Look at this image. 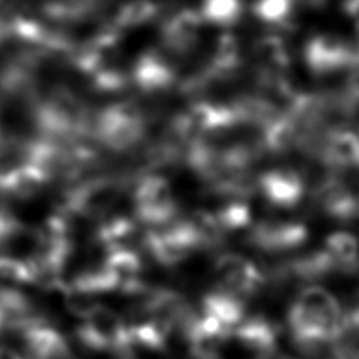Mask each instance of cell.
Returning <instances> with one entry per match:
<instances>
[{"label": "cell", "mask_w": 359, "mask_h": 359, "mask_svg": "<svg viewBox=\"0 0 359 359\" xmlns=\"http://www.w3.org/2000/svg\"><path fill=\"white\" fill-rule=\"evenodd\" d=\"M303 62L317 77L352 72L356 65L353 42L335 34H317L303 46Z\"/></svg>", "instance_id": "cell-3"}, {"label": "cell", "mask_w": 359, "mask_h": 359, "mask_svg": "<svg viewBox=\"0 0 359 359\" xmlns=\"http://www.w3.org/2000/svg\"><path fill=\"white\" fill-rule=\"evenodd\" d=\"M358 135H359V132H358Z\"/></svg>", "instance_id": "cell-27"}, {"label": "cell", "mask_w": 359, "mask_h": 359, "mask_svg": "<svg viewBox=\"0 0 359 359\" xmlns=\"http://www.w3.org/2000/svg\"><path fill=\"white\" fill-rule=\"evenodd\" d=\"M34 283V273L27 259L0 255V286L17 287Z\"/></svg>", "instance_id": "cell-20"}, {"label": "cell", "mask_w": 359, "mask_h": 359, "mask_svg": "<svg viewBox=\"0 0 359 359\" xmlns=\"http://www.w3.org/2000/svg\"><path fill=\"white\" fill-rule=\"evenodd\" d=\"M231 337L248 353L257 359L276 351L278 331L272 321L262 316L245 318L233 330Z\"/></svg>", "instance_id": "cell-12"}, {"label": "cell", "mask_w": 359, "mask_h": 359, "mask_svg": "<svg viewBox=\"0 0 359 359\" xmlns=\"http://www.w3.org/2000/svg\"><path fill=\"white\" fill-rule=\"evenodd\" d=\"M317 210L335 222H351L359 217V199L355 189L337 172L324 175L313 189Z\"/></svg>", "instance_id": "cell-7"}, {"label": "cell", "mask_w": 359, "mask_h": 359, "mask_svg": "<svg viewBox=\"0 0 359 359\" xmlns=\"http://www.w3.org/2000/svg\"><path fill=\"white\" fill-rule=\"evenodd\" d=\"M213 275L217 289L224 290L241 300L258 293L264 285L266 275L251 259L237 255H222L213 266Z\"/></svg>", "instance_id": "cell-6"}, {"label": "cell", "mask_w": 359, "mask_h": 359, "mask_svg": "<svg viewBox=\"0 0 359 359\" xmlns=\"http://www.w3.org/2000/svg\"><path fill=\"white\" fill-rule=\"evenodd\" d=\"M257 187L272 206L280 209L299 205L306 189L300 172L290 167H276L262 172Z\"/></svg>", "instance_id": "cell-10"}, {"label": "cell", "mask_w": 359, "mask_h": 359, "mask_svg": "<svg viewBox=\"0 0 359 359\" xmlns=\"http://www.w3.org/2000/svg\"><path fill=\"white\" fill-rule=\"evenodd\" d=\"M309 237L304 223L289 219H265L255 223L248 241L255 248L265 252H287L299 248Z\"/></svg>", "instance_id": "cell-8"}, {"label": "cell", "mask_w": 359, "mask_h": 359, "mask_svg": "<svg viewBox=\"0 0 359 359\" xmlns=\"http://www.w3.org/2000/svg\"><path fill=\"white\" fill-rule=\"evenodd\" d=\"M201 314L216 320L226 330H233L244 320V303L241 299L216 289L202 299Z\"/></svg>", "instance_id": "cell-14"}, {"label": "cell", "mask_w": 359, "mask_h": 359, "mask_svg": "<svg viewBox=\"0 0 359 359\" xmlns=\"http://www.w3.org/2000/svg\"><path fill=\"white\" fill-rule=\"evenodd\" d=\"M323 248L330 257L334 271L352 275L359 271V240L348 231H335L327 236Z\"/></svg>", "instance_id": "cell-15"}, {"label": "cell", "mask_w": 359, "mask_h": 359, "mask_svg": "<svg viewBox=\"0 0 359 359\" xmlns=\"http://www.w3.org/2000/svg\"><path fill=\"white\" fill-rule=\"evenodd\" d=\"M158 13L160 7L153 0H130L115 11L112 27H115L118 31L142 27L154 20Z\"/></svg>", "instance_id": "cell-17"}, {"label": "cell", "mask_w": 359, "mask_h": 359, "mask_svg": "<svg viewBox=\"0 0 359 359\" xmlns=\"http://www.w3.org/2000/svg\"><path fill=\"white\" fill-rule=\"evenodd\" d=\"M133 199L139 222L160 226L177 219V202L168 182L161 175L150 174L140 178Z\"/></svg>", "instance_id": "cell-5"}, {"label": "cell", "mask_w": 359, "mask_h": 359, "mask_svg": "<svg viewBox=\"0 0 359 359\" xmlns=\"http://www.w3.org/2000/svg\"><path fill=\"white\" fill-rule=\"evenodd\" d=\"M304 156L332 172L359 168V135L344 126L330 128L309 146Z\"/></svg>", "instance_id": "cell-4"}, {"label": "cell", "mask_w": 359, "mask_h": 359, "mask_svg": "<svg viewBox=\"0 0 359 359\" xmlns=\"http://www.w3.org/2000/svg\"><path fill=\"white\" fill-rule=\"evenodd\" d=\"M346 318H348V327H355L356 330H359V303L353 309V311L346 316Z\"/></svg>", "instance_id": "cell-23"}, {"label": "cell", "mask_w": 359, "mask_h": 359, "mask_svg": "<svg viewBox=\"0 0 359 359\" xmlns=\"http://www.w3.org/2000/svg\"><path fill=\"white\" fill-rule=\"evenodd\" d=\"M136 233V227L133 222L128 217H112L105 220L100 229L97 230L95 241L100 244L107 252L129 248L130 241L133 240Z\"/></svg>", "instance_id": "cell-16"}, {"label": "cell", "mask_w": 359, "mask_h": 359, "mask_svg": "<svg viewBox=\"0 0 359 359\" xmlns=\"http://www.w3.org/2000/svg\"><path fill=\"white\" fill-rule=\"evenodd\" d=\"M90 130L108 150L125 151L144 136L146 123L140 109L129 102L109 105L91 118Z\"/></svg>", "instance_id": "cell-2"}, {"label": "cell", "mask_w": 359, "mask_h": 359, "mask_svg": "<svg viewBox=\"0 0 359 359\" xmlns=\"http://www.w3.org/2000/svg\"><path fill=\"white\" fill-rule=\"evenodd\" d=\"M254 57L257 62V83L287 77L290 52L280 36L268 35L257 41Z\"/></svg>", "instance_id": "cell-13"}, {"label": "cell", "mask_w": 359, "mask_h": 359, "mask_svg": "<svg viewBox=\"0 0 359 359\" xmlns=\"http://www.w3.org/2000/svg\"><path fill=\"white\" fill-rule=\"evenodd\" d=\"M297 0H254L252 14L268 27L285 28L292 24Z\"/></svg>", "instance_id": "cell-18"}, {"label": "cell", "mask_w": 359, "mask_h": 359, "mask_svg": "<svg viewBox=\"0 0 359 359\" xmlns=\"http://www.w3.org/2000/svg\"><path fill=\"white\" fill-rule=\"evenodd\" d=\"M0 359H24V358L13 348L0 345Z\"/></svg>", "instance_id": "cell-22"}, {"label": "cell", "mask_w": 359, "mask_h": 359, "mask_svg": "<svg viewBox=\"0 0 359 359\" xmlns=\"http://www.w3.org/2000/svg\"><path fill=\"white\" fill-rule=\"evenodd\" d=\"M201 13L194 8H181L170 15L161 27L163 50L175 56L192 52L199 41L202 27Z\"/></svg>", "instance_id": "cell-9"}, {"label": "cell", "mask_w": 359, "mask_h": 359, "mask_svg": "<svg viewBox=\"0 0 359 359\" xmlns=\"http://www.w3.org/2000/svg\"><path fill=\"white\" fill-rule=\"evenodd\" d=\"M132 79L146 93L164 91L175 83L174 65L165 57L164 50H146L135 62Z\"/></svg>", "instance_id": "cell-11"}, {"label": "cell", "mask_w": 359, "mask_h": 359, "mask_svg": "<svg viewBox=\"0 0 359 359\" xmlns=\"http://www.w3.org/2000/svg\"><path fill=\"white\" fill-rule=\"evenodd\" d=\"M358 199H359V194H358Z\"/></svg>", "instance_id": "cell-26"}, {"label": "cell", "mask_w": 359, "mask_h": 359, "mask_svg": "<svg viewBox=\"0 0 359 359\" xmlns=\"http://www.w3.org/2000/svg\"><path fill=\"white\" fill-rule=\"evenodd\" d=\"M293 342L304 352L335 344L348 330V318L335 296L321 286L302 289L287 313Z\"/></svg>", "instance_id": "cell-1"}, {"label": "cell", "mask_w": 359, "mask_h": 359, "mask_svg": "<svg viewBox=\"0 0 359 359\" xmlns=\"http://www.w3.org/2000/svg\"><path fill=\"white\" fill-rule=\"evenodd\" d=\"M79 1H88V3H95L97 4V0H79Z\"/></svg>", "instance_id": "cell-25"}, {"label": "cell", "mask_w": 359, "mask_h": 359, "mask_svg": "<svg viewBox=\"0 0 359 359\" xmlns=\"http://www.w3.org/2000/svg\"><path fill=\"white\" fill-rule=\"evenodd\" d=\"M4 328H7V323H6V317H4L3 311L0 310V332H1Z\"/></svg>", "instance_id": "cell-24"}, {"label": "cell", "mask_w": 359, "mask_h": 359, "mask_svg": "<svg viewBox=\"0 0 359 359\" xmlns=\"http://www.w3.org/2000/svg\"><path fill=\"white\" fill-rule=\"evenodd\" d=\"M201 17L203 21L227 28L234 25L243 14V0H202Z\"/></svg>", "instance_id": "cell-19"}, {"label": "cell", "mask_w": 359, "mask_h": 359, "mask_svg": "<svg viewBox=\"0 0 359 359\" xmlns=\"http://www.w3.org/2000/svg\"><path fill=\"white\" fill-rule=\"evenodd\" d=\"M213 217L223 233L227 230H240L245 227L251 220V213L248 206L241 199H230L216 213H213Z\"/></svg>", "instance_id": "cell-21"}]
</instances>
